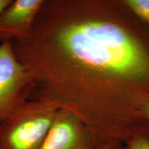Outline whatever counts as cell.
Returning a JSON list of instances; mask_svg holds the SVG:
<instances>
[{
	"mask_svg": "<svg viewBox=\"0 0 149 149\" xmlns=\"http://www.w3.org/2000/svg\"><path fill=\"white\" fill-rule=\"evenodd\" d=\"M144 116L149 122V103L147 104L146 108H145L144 109Z\"/></svg>",
	"mask_w": 149,
	"mask_h": 149,
	"instance_id": "10",
	"label": "cell"
},
{
	"mask_svg": "<svg viewBox=\"0 0 149 149\" xmlns=\"http://www.w3.org/2000/svg\"><path fill=\"white\" fill-rule=\"evenodd\" d=\"M122 149H149V128L137 134Z\"/></svg>",
	"mask_w": 149,
	"mask_h": 149,
	"instance_id": "7",
	"label": "cell"
},
{
	"mask_svg": "<svg viewBox=\"0 0 149 149\" xmlns=\"http://www.w3.org/2000/svg\"><path fill=\"white\" fill-rule=\"evenodd\" d=\"M32 81L17 58L11 42L0 44V123L28 101Z\"/></svg>",
	"mask_w": 149,
	"mask_h": 149,
	"instance_id": "3",
	"label": "cell"
},
{
	"mask_svg": "<svg viewBox=\"0 0 149 149\" xmlns=\"http://www.w3.org/2000/svg\"><path fill=\"white\" fill-rule=\"evenodd\" d=\"M100 141L75 115L59 109L39 149H95Z\"/></svg>",
	"mask_w": 149,
	"mask_h": 149,
	"instance_id": "4",
	"label": "cell"
},
{
	"mask_svg": "<svg viewBox=\"0 0 149 149\" xmlns=\"http://www.w3.org/2000/svg\"><path fill=\"white\" fill-rule=\"evenodd\" d=\"M58 109L28 100L0 123V149H39Z\"/></svg>",
	"mask_w": 149,
	"mask_h": 149,
	"instance_id": "2",
	"label": "cell"
},
{
	"mask_svg": "<svg viewBox=\"0 0 149 149\" xmlns=\"http://www.w3.org/2000/svg\"><path fill=\"white\" fill-rule=\"evenodd\" d=\"M12 1L13 0H0V13L12 2Z\"/></svg>",
	"mask_w": 149,
	"mask_h": 149,
	"instance_id": "9",
	"label": "cell"
},
{
	"mask_svg": "<svg viewBox=\"0 0 149 149\" xmlns=\"http://www.w3.org/2000/svg\"><path fill=\"white\" fill-rule=\"evenodd\" d=\"M124 144L115 141H100L95 149H122Z\"/></svg>",
	"mask_w": 149,
	"mask_h": 149,
	"instance_id": "8",
	"label": "cell"
},
{
	"mask_svg": "<svg viewBox=\"0 0 149 149\" xmlns=\"http://www.w3.org/2000/svg\"><path fill=\"white\" fill-rule=\"evenodd\" d=\"M122 1L137 17L149 24V0H122Z\"/></svg>",
	"mask_w": 149,
	"mask_h": 149,
	"instance_id": "6",
	"label": "cell"
},
{
	"mask_svg": "<svg viewBox=\"0 0 149 149\" xmlns=\"http://www.w3.org/2000/svg\"><path fill=\"white\" fill-rule=\"evenodd\" d=\"M11 44L29 100L73 113L99 141L125 145L149 128V24L122 1L44 0L30 35Z\"/></svg>",
	"mask_w": 149,
	"mask_h": 149,
	"instance_id": "1",
	"label": "cell"
},
{
	"mask_svg": "<svg viewBox=\"0 0 149 149\" xmlns=\"http://www.w3.org/2000/svg\"><path fill=\"white\" fill-rule=\"evenodd\" d=\"M44 0H15L0 13V41L27 37Z\"/></svg>",
	"mask_w": 149,
	"mask_h": 149,
	"instance_id": "5",
	"label": "cell"
}]
</instances>
